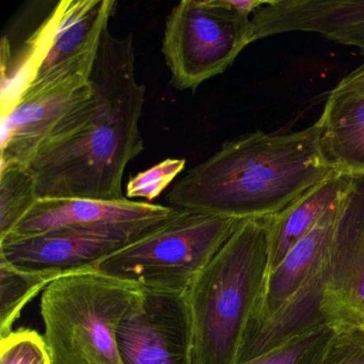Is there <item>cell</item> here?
Here are the masks:
<instances>
[{
    "instance_id": "1",
    "label": "cell",
    "mask_w": 364,
    "mask_h": 364,
    "mask_svg": "<svg viewBox=\"0 0 364 364\" xmlns=\"http://www.w3.org/2000/svg\"><path fill=\"white\" fill-rule=\"evenodd\" d=\"M97 109L82 131L28 166L39 199L120 200L129 163L144 150L140 131L146 88L136 77L133 35L106 31L90 76Z\"/></svg>"
},
{
    "instance_id": "2",
    "label": "cell",
    "mask_w": 364,
    "mask_h": 364,
    "mask_svg": "<svg viewBox=\"0 0 364 364\" xmlns=\"http://www.w3.org/2000/svg\"><path fill=\"white\" fill-rule=\"evenodd\" d=\"M321 150L316 124L289 134L255 133L183 174L166 195L171 208L210 216H274L336 173Z\"/></svg>"
},
{
    "instance_id": "3",
    "label": "cell",
    "mask_w": 364,
    "mask_h": 364,
    "mask_svg": "<svg viewBox=\"0 0 364 364\" xmlns=\"http://www.w3.org/2000/svg\"><path fill=\"white\" fill-rule=\"evenodd\" d=\"M269 217L244 219L187 291L193 364H237L265 276Z\"/></svg>"
},
{
    "instance_id": "4",
    "label": "cell",
    "mask_w": 364,
    "mask_h": 364,
    "mask_svg": "<svg viewBox=\"0 0 364 364\" xmlns=\"http://www.w3.org/2000/svg\"><path fill=\"white\" fill-rule=\"evenodd\" d=\"M140 291L135 283L95 269L53 281L40 304L53 364H123L119 323Z\"/></svg>"
},
{
    "instance_id": "5",
    "label": "cell",
    "mask_w": 364,
    "mask_h": 364,
    "mask_svg": "<svg viewBox=\"0 0 364 364\" xmlns=\"http://www.w3.org/2000/svg\"><path fill=\"white\" fill-rule=\"evenodd\" d=\"M114 0H60L14 59L1 53V114L24 95L88 80Z\"/></svg>"
},
{
    "instance_id": "6",
    "label": "cell",
    "mask_w": 364,
    "mask_h": 364,
    "mask_svg": "<svg viewBox=\"0 0 364 364\" xmlns=\"http://www.w3.org/2000/svg\"><path fill=\"white\" fill-rule=\"evenodd\" d=\"M341 200L264 279L238 363L323 321L319 302L338 249Z\"/></svg>"
},
{
    "instance_id": "7",
    "label": "cell",
    "mask_w": 364,
    "mask_h": 364,
    "mask_svg": "<svg viewBox=\"0 0 364 364\" xmlns=\"http://www.w3.org/2000/svg\"><path fill=\"white\" fill-rule=\"evenodd\" d=\"M242 220L180 210L95 270L146 291L187 293Z\"/></svg>"
},
{
    "instance_id": "8",
    "label": "cell",
    "mask_w": 364,
    "mask_h": 364,
    "mask_svg": "<svg viewBox=\"0 0 364 364\" xmlns=\"http://www.w3.org/2000/svg\"><path fill=\"white\" fill-rule=\"evenodd\" d=\"M253 42L251 18L234 11L227 0H183L168 14L161 54L172 86L195 92L225 73Z\"/></svg>"
},
{
    "instance_id": "9",
    "label": "cell",
    "mask_w": 364,
    "mask_h": 364,
    "mask_svg": "<svg viewBox=\"0 0 364 364\" xmlns=\"http://www.w3.org/2000/svg\"><path fill=\"white\" fill-rule=\"evenodd\" d=\"M97 109L90 78L24 95L1 116V164L28 167L40 153L82 131Z\"/></svg>"
},
{
    "instance_id": "10",
    "label": "cell",
    "mask_w": 364,
    "mask_h": 364,
    "mask_svg": "<svg viewBox=\"0 0 364 364\" xmlns=\"http://www.w3.org/2000/svg\"><path fill=\"white\" fill-rule=\"evenodd\" d=\"M169 219L71 225L29 237L8 238L0 242V257L37 272L67 274L95 269Z\"/></svg>"
},
{
    "instance_id": "11",
    "label": "cell",
    "mask_w": 364,
    "mask_h": 364,
    "mask_svg": "<svg viewBox=\"0 0 364 364\" xmlns=\"http://www.w3.org/2000/svg\"><path fill=\"white\" fill-rule=\"evenodd\" d=\"M123 364H193V331L186 293L146 291L119 323Z\"/></svg>"
},
{
    "instance_id": "12",
    "label": "cell",
    "mask_w": 364,
    "mask_h": 364,
    "mask_svg": "<svg viewBox=\"0 0 364 364\" xmlns=\"http://www.w3.org/2000/svg\"><path fill=\"white\" fill-rule=\"evenodd\" d=\"M332 333L364 331V176H355L343 195L338 242L319 302Z\"/></svg>"
},
{
    "instance_id": "13",
    "label": "cell",
    "mask_w": 364,
    "mask_h": 364,
    "mask_svg": "<svg viewBox=\"0 0 364 364\" xmlns=\"http://www.w3.org/2000/svg\"><path fill=\"white\" fill-rule=\"evenodd\" d=\"M255 41L291 31H308L364 56V0H266L251 16Z\"/></svg>"
},
{
    "instance_id": "14",
    "label": "cell",
    "mask_w": 364,
    "mask_h": 364,
    "mask_svg": "<svg viewBox=\"0 0 364 364\" xmlns=\"http://www.w3.org/2000/svg\"><path fill=\"white\" fill-rule=\"evenodd\" d=\"M178 212L180 210L169 205L135 201L127 198L120 200L46 198L38 200L35 208L16 231L5 240L29 237L71 225L164 220L176 216Z\"/></svg>"
},
{
    "instance_id": "15",
    "label": "cell",
    "mask_w": 364,
    "mask_h": 364,
    "mask_svg": "<svg viewBox=\"0 0 364 364\" xmlns=\"http://www.w3.org/2000/svg\"><path fill=\"white\" fill-rule=\"evenodd\" d=\"M315 124L330 166L340 173L364 176V92L332 90Z\"/></svg>"
},
{
    "instance_id": "16",
    "label": "cell",
    "mask_w": 364,
    "mask_h": 364,
    "mask_svg": "<svg viewBox=\"0 0 364 364\" xmlns=\"http://www.w3.org/2000/svg\"><path fill=\"white\" fill-rule=\"evenodd\" d=\"M351 178L353 176L336 172L321 184L309 189L284 210L269 217L267 263L264 279L326 213L340 201L350 184Z\"/></svg>"
},
{
    "instance_id": "17",
    "label": "cell",
    "mask_w": 364,
    "mask_h": 364,
    "mask_svg": "<svg viewBox=\"0 0 364 364\" xmlns=\"http://www.w3.org/2000/svg\"><path fill=\"white\" fill-rule=\"evenodd\" d=\"M65 274L24 269L0 257V338L14 331L23 309L53 281Z\"/></svg>"
},
{
    "instance_id": "18",
    "label": "cell",
    "mask_w": 364,
    "mask_h": 364,
    "mask_svg": "<svg viewBox=\"0 0 364 364\" xmlns=\"http://www.w3.org/2000/svg\"><path fill=\"white\" fill-rule=\"evenodd\" d=\"M39 200L37 181L26 166L1 164L0 240L11 235Z\"/></svg>"
},
{
    "instance_id": "19",
    "label": "cell",
    "mask_w": 364,
    "mask_h": 364,
    "mask_svg": "<svg viewBox=\"0 0 364 364\" xmlns=\"http://www.w3.org/2000/svg\"><path fill=\"white\" fill-rule=\"evenodd\" d=\"M331 333L323 321H318L238 364H306Z\"/></svg>"
},
{
    "instance_id": "20",
    "label": "cell",
    "mask_w": 364,
    "mask_h": 364,
    "mask_svg": "<svg viewBox=\"0 0 364 364\" xmlns=\"http://www.w3.org/2000/svg\"><path fill=\"white\" fill-rule=\"evenodd\" d=\"M186 167L184 159H167L144 171L132 176L125 188L127 199L142 198L152 203L159 197Z\"/></svg>"
},
{
    "instance_id": "21",
    "label": "cell",
    "mask_w": 364,
    "mask_h": 364,
    "mask_svg": "<svg viewBox=\"0 0 364 364\" xmlns=\"http://www.w3.org/2000/svg\"><path fill=\"white\" fill-rule=\"evenodd\" d=\"M0 364H53L44 336L35 330L12 331L0 341Z\"/></svg>"
},
{
    "instance_id": "22",
    "label": "cell",
    "mask_w": 364,
    "mask_h": 364,
    "mask_svg": "<svg viewBox=\"0 0 364 364\" xmlns=\"http://www.w3.org/2000/svg\"><path fill=\"white\" fill-rule=\"evenodd\" d=\"M306 364H364V331L330 334Z\"/></svg>"
},
{
    "instance_id": "23",
    "label": "cell",
    "mask_w": 364,
    "mask_h": 364,
    "mask_svg": "<svg viewBox=\"0 0 364 364\" xmlns=\"http://www.w3.org/2000/svg\"><path fill=\"white\" fill-rule=\"evenodd\" d=\"M336 92H342V91H359L364 92V63L360 65L355 71L345 76L338 86L333 89Z\"/></svg>"
}]
</instances>
